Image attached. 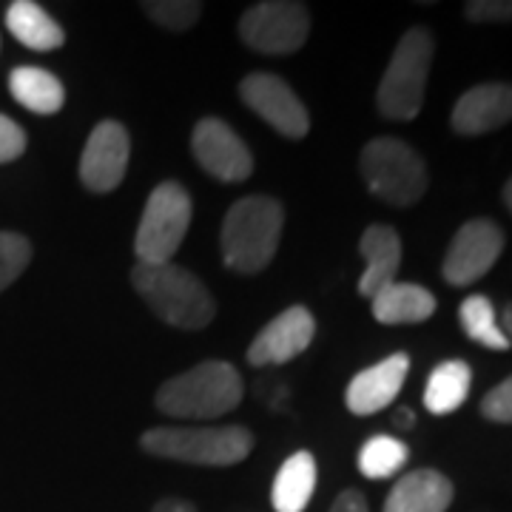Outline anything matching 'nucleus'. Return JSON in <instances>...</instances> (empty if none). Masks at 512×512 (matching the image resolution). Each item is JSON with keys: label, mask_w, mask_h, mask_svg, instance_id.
<instances>
[{"label": "nucleus", "mask_w": 512, "mask_h": 512, "mask_svg": "<svg viewBox=\"0 0 512 512\" xmlns=\"http://www.w3.org/2000/svg\"><path fill=\"white\" fill-rule=\"evenodd\" d=\"M9 92L23 109L35 114H57L66 103V89L55 74L37 66H18L9 74Z\"/></svg>", "instance_id": "aec40b11"}, {"label": "nucleus", "mask_w": 512, "mask_h": 512, "mask_svg": "<svg viewBox=\"0 0 512 512\" xmlns=\"http://www.w3.org/2000/svg\"><path fill=\"white\" fill-rule=\"evenodd\" d=\"M433 52V35L421 26L410 29L399 40L376 92V106L387 120H413L419 114L424 106Z\"/></svg>", "instance_id": "39448f33"}, {"label": "nucleus", "mask_w": 512, "mask_h": 512, "mask_svg": "<svg viewBox=\"0 0 512 512\" xmlns=\"http://www.w3.org/2000/svg\"><path fill=\"white\" fill-rule=\"evenodd\" d=\"M131 285L148 302V308L165 325L180 330H202L214 319V299L202 285L200 276L185 271L174 262L165 265H134Z\"/></svg>", "instance_id": "f03ea898"}, {"label": "nucleus", "mask_w": 512, "mask_h": 512, "mask_svg": "<svg viewBox=\"0 0 512 512\" xmlns=\"http://www.w3.org/2000/svg\"><path fill=\"white\" fill-rule=\"evenodd\" d=\"M242 402L237 367L211 359L168 379L157 390V410L171 419H220Z\"/></svg>", "instance_id": "7ed1b4c3"}, {"label": "nucleus", "mask_w": 512, "mask_h": 512, "mask_svg": "<svg viewBox=\"0 0 512 512\" xmlns=\"http://www.w3.org/2000/svg\"><path fill=\"white\" fill-rule=\"evenodd\" d=\"M191 225V194L183 185L168 180L148 197L134 237V254L140 265H165L180 251Z\"/></svg>", "instance_id": "0eeeda50"}, {"label": "nucleus", "mask_w": 512, "mask_h": 512, "mask_svg": "<svg viewBox=\"0 0 512 512\" xmlns=\"http://www.w3.org/2000/svg\"><path fill=\"white\" fill-rule=\"evenodd\" d=\"M407 458L410 450L404 441L393 436H373L359 450V473L365 478H390L402 470Z\"/></svg>", "instance_id": "b1692460"}, {"label": "nucleus", "mask_w": 512, "mask_h": 512, "mask_svg": "<svg viewBox=\"0 0 512 512\" xmlns=\"http://www.w3.org/2000/svg\"><path fill=\"white\" fill-rule=\"evenodd\" d=\"M410 373V356L407 353H393L382 359L379 365L367 367L353 376V382L345 390V404L353 416H373L384 410L387 404L399 396L404 379Z\"/></svg>", "instance_id": "4468645a"}, {"label": "nucleus", "mask_w": 512, "mask_h": 512, "mask_svg": "<svg viewBox=\"0 0 512 512\" xmlns=\"http://www.w3.org/2000/svg\"><path fill=\"white\" fill-rule=\"evenodd\" d=\"M512 120V83H481L458 97L453 109V131L464 137L490 134Z\"/></svg>", "instance_id": "2eb2a0df"}, {"label": "nucleus", "mask_w": 512, "mask_h": 512, "mask_svg": "<svg viewBox=\"0 0 512 512\" xmlns=\"http://www.w3.org/2000/svg\"><path fill=\"white\" fill-rule=\"evenodd\" d=\"M191 151L202 171H208L222 183H242L254 171V157L245 140L217 117H205L197 123L191 134Z\"/></svg>", "instance_id": "9b49d317"}, {"label": "nucleus", "mask_w": 512, "mask_h": 512, "mask_svg": "<svg viewBox=\"0 0 512 512\" xmlns=\"http://www.w3.org/2000/svg\"><path fill=\"white\" fill-rule=\"evenodd\" d=\"M313 336H316L313 313L305 305H293L259 330V336L248 348V362L254 367L285 365L311 348Z\"/></svg>", "instance_id": "ddd939ff"}, {"label": "nucleus", "mask_w": 512, "mask_h": 512, "mask_svg": "<svg viewBox=\"0 0 512 512\" xmlns=\"http://www.w3.org/2000/svg\"><path fill=\"white\" fill-rule=\"evenodd\" d=\"M6 29L32 52H52L66 43L60 23L32 0H15L6 9Z\"/></svg>", "instance_id": "6ab92c4d"}, {"label": "nucleus", "mask_w": 512, "mask_h": 512, "mask_svg": "<svg viewBox=\"0 0 512 512\" xmlns=\"http://www.w3.org/2000/svg\"><path fill=\"white\" fill-rule=\"evenodd\" d=\"M464 15L476 23H510L512 0H473L464 6Z\"/></svg>", "instance_id": "cd10ccee"}, {"label": "nucleus", "mask_w": 512, "mask_h": 512, "mask_svg": "<svg viewBox=\"0 0 512 512\" xmlns=\"http://www.w3.org/2000/svg\"><path fill=\"white\" fill-rule=\"evenodd\" d=\"M501 251H504V231L493 220L464 222L444 254L441 274L453 288L473 285L493 271Z\"/></svg>", "instance_id": "1a4fd4ad"}, {"label": "nucleus", "mask_w": 512, "mask_h": 512, "mask_svg": "<svg viewBox=\"0 0 512 512\" xmlns=\"http://www.w3.org/2000/svg\"><path fill=\"white\" fill-rule=\"evenodd\" d=\"M470 384H473V370L461 359L441 362L424 387V407L433 416H447L456 413L461 404L470 396Z\"/></svg>", "instance_id": "4be33fe9"}, {"label": "nucleus", "mask_w": 512, "mask_h": 512, "mask_svg": "<svg viewBox=\"0 0 512 512\" xmlns=\"http://www.w3.org/2000/svg\"><path fill=\"white\" fill-rule=\"evenodd\" d=\"M32 262V245L20 234L0 231V291H6Z\"/></svg>", "instance_id": "a878e982"}, {"label": "nucleus", "mask_w": 512, "mask_h": 512, "mask_svg": "<svg viewBox=\"0 0 512 512\" xmlns=\"http://www.w3.org/2000/svg\"><path fill=\"white\" fill-rule=\"evenodd\" d=\"M416 424V416H413V410H407V407H399V413H396V427H402V430H410Z\"/></svg>", "instance_id": "2f4dec72"}, {"label": "nucleus", "mask_w": 512, "mask_h": 512, "mask_svg": "<svg viewBox=\"0 0 512 512\" xmlns=\"http://www.w3.org/2000/svg\"><path fill=\"white\" fill-rule=\"evenodd\" d=\"M311 12L305 3L268 0L256 3L239 18V37L262 55H293L308 43Z\"/></svg>", "instance_id": "6e6552de"}, {"label": "nucleus", "mask_w": 512, "mask_h": 512, "mask_svg": "<svg viewBox=\"0 0 512 512\" xmlns=\"http://www.w3.org/2000/svg\"><path fill=\"white\" fill-rule=\"evenodd\" d=\"M362 177L367 191L396 208L416 205L427 191V165L404 140L376 137L362 148Z\"/></svg>", "instance_id": "423d86ee"}, {"label": "nucleus", "mask_w": 512, "mask_h": 512, "mask_svg": "<svg viewBox=\"0 0 512 512\" xmlns=\"http://www.w3.org/2000/svg\"><path fill=\"white\" fill-rule=\"evenodd\" d=\"M481 416L495 424H512V376L495 384L481 402Z\"/></svg>", "instance_id": "bb28decb"}, {"label": "nucleus", "mask_w": 512, "mask_h": 512, "mask_svg": "<svg viewBox=\"0 0 512 512\" xmlns=\"http://www.w3.org/2000/svg\"><path fill=\"white\" fill-rule=\"evenodd\" d=\"M239 97L248 109H254L268 126L279 134L302 140L311 131V117L305 103L293 94V89L276 74L254 72L239 83Z\"/></svg>", "instance_id": "9d476101"}, {"label": "nucleus", "mask_w": 512, "mask_h": 512, "mask_svg": "<svg viewBox=\"0 0 512 512\" xmlns=\"http://www.w3.org/2000/svg\"><path fill=\"white\" fill-rule=\"evenodd\" d=\"M359 251L365 256L359 293L373 299L390 282H396V274L402 268V239L390 225H370L359 239Z\"/></svg>", "instance_id": "dca6fc26"}, {"label": "nucleus", "mask_w": 512, "mask_h": 512, "mask_svg": "<svg viewBox=\"0 0 512 512\" xmlns=\"http://www.w3.org/2000/svg\"><path fill=\"white\" fill-rule=\"evenodd\" d=\"M370 308L382 325H419L436 313V296L416 282H390L370 299Z\"/></svg>", "instance_id": "a211bd4d"}, {"label": "nucleus", "mask_w": 512, "mask_h": 512, "mask_svg": "<svg viewBox=\"0 0 512 512\" xmlns=\"http://www.w3.org/2000/svg\"><path fill=\"white\" fill-rule=\"evenodd\" d=\"M131 154L128 131L117 120H103L92 128L83 157H80V180L92 194H109L123 183Z\"/></svg>", "instance_id": "f8f14e48"}, {"label": "nucleus", "mask_w": 512, "mask_h": 512, "mask_svg": "<svg viewBox=\"0 0 512 512\" xmlns=\"http://www.w3.org/2000/svg\"><path fill=\"white\" fill-rule=\"evenodd\" d=\"M453 484L439 470H413L396 481L384 501V512H447Z\"/></svg>", "instance_id": "f3484780"}, {"label": "nucleus", "mask_w": 512, "mask_h": 512, "mask_svg": "<svg viewBox=\"0 0 512 512\" xmlns=\"http://www.w3.org/2000/svg\"><path fill=\"white\" fill-rule=\"evenodd\" d=\"M23 151H26V131L6 114H0V163L18 160Z\"/></svg>", "instance_id": "c85d7f7f"}, {"label": "nucleus", "mask_w": 512, "mask_h": 512, "mask_svg": "<svg viewBox=\"0 0 512 512\" xmlns=\"http://www.w3.org/2000/svg\"><path fill=\"white\" fill-rule=\"evenodd\" d=\"M143 12L171 32H185L200 20L202 3L197 0H148L143 3Z\"/></svg>", "instance_id": "393cba45"}, {"label": "nucleus", "mask_w": 512, "mask_h": 512, "mask_svg": "<svg viewBox=\"0 0 512 512\" xmlns=\"http://www.w3.org/2000/svg\"><path fill=\"white\" fill-rule=\"evenodd\" d=\"M285 211L274 197L254 194L237 200L222 222V259L237 274H259L274 262Z\"/></svg>", "instance_id": "f257e3e1"}, {"label": "nucleus", "mask_w": 512, "mask_h": 512, "mask_svg": "<svg viewBox=\"0 0 512 512\" xmlns=\"http://www.w3.org/2000/svg\"><path fill=\"white\" fill-rule=\"evenodd\" d=\"M316 490V458L311 453H293L274 478V501L276 512H302L311 504V495Z\"/></svg>", "instance_id": "412c9836"}, {"label": "nucleus", "mask_w": 512, "mask_h": 512, "mask_svg": "<svg viewBox=\"0 0 512 512\" xmlns=\"http://www.w3.org/2000/svg\"><path fill=\"white\" fill-rule=\"evenodd\" d=\"M504 202H507V208L512 211V177L507 180V185H504Z\"/></svg>", "instance_id": "473e14b6"}, {"label": "nucleus", "mask_w": 512, "mask_h": 512, "mask_svg": "<svg viewBox=\"0 0 512 512\" xmlns=\"http://www.w3.org/2000/svg\"><path fill=\"white\" fill-rule=\"evenodd\" d=\"M140 447L157 458L231 467L251 456L254 436L245 427H154L140 439Z\"/></svg>", "instance_id": "20e7f679"}, {"label": "nucleus", "mask_w": 512, "mask_h": 512, "mask_svg": "<svg viewBox=\"0 0 512 512\" xmlns=\"http://www.w3.org/2000/svg\"><path fill=\"white\" fill-rule=\"evenodd\" d=\"M330 512H370V510H367L365 495L359 493V490H345V493H339V498L333 501Z\"/></svg>", "instance_id": "c756f323"}, {"label": "nucleus", "mask_w": 512, "mask_h": 512, "mask_svg": "<svg viewBox=\"0 0 512 512\" xmlns=\"http://www.w3.org/2000/svg\"><path fill=\"white\" fill-rule=\"evenodd\" d=\"M154 512H197V507L188 504V501H180V498H165L154 507Z\"/></svg>", "instance_id": "7c9ffc66"}, {"label": "nucleus", "mask_w": 512, "mask_h": 512, "mask_svg": "<svg viewBox=\"0 0 512 512\" xmlns=\"http://www.w3.org/2000/svg\"><path fill=\"white\" fill-rule=\"evenodd\" d=\"M458 319H461V328H464V333H467L473 342H478V345H484V348H490V350L510 348L507 333L498 328V322H495L493 302H490L484 293H473V296H467V299L461 302V308H458Z\"/></svg>", "instance_id": "5701e85b"}, {"label": "nucleus", "mask_w": 512, "mask_h": 512, "mask_svg": "<svg viewBox=\"0 0 512 512\" xmlns=\"http://www.w3.org/2000/svg\"><path fill=\"white\" fill-rule=\"evenodd\" d=\"M507 325H510V330H512V305L507 308Z\"/></svg>", "instance_id": "72a5a7b5"}]
</instances>
